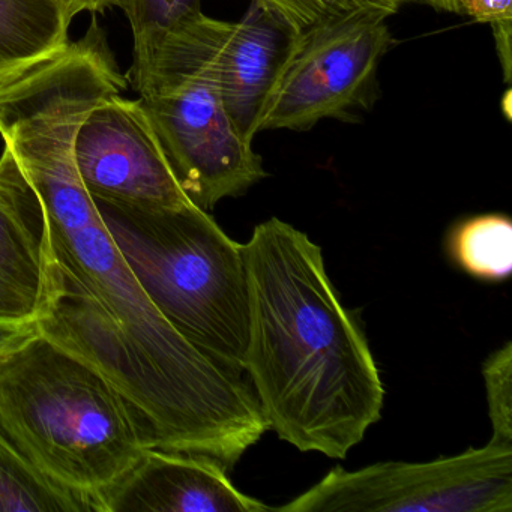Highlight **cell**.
<instances>
[{"mask_svg":"<svg viewBox=\"0 0 512 512\" xmlns=\"http://www.w3.org/2000/svg\"><path fill=\"white\" fill-rule=\"evenodd\" d=\"M461 16L491 28L512 25V0H461Z\"/></svg>","mask_w":512,"mask_h":512,"instance_id":"ac0fdd59","label":"cell"},{"mask_svg":"<svg viewBox=\"0 0 512 512\" xmlns=\"http://www.w3.org/2000/svg\"><path fill=\"white\" fill-rule=\"evenodd\" d=\"M388 14L359 8L302 29L254 127L307 131L323 119L349 121L377 98V70L392 44Z\"/></svg>","mask_w":512,"mask_h":512,"instance_id":"52a82bcc","label":"cell"},{"mask_svg":"<svg viewBox=\"0 0 512 512\" xmlns=\"http://www.w3.org/2000/svg\"><path fill=\"white\" fill-rule=\"evenodd\" d=\"M0 428L38 469L95 505L152 448L124 395L41 334L0 364Z\"/></svg>","mask_w":512,"mask_h":512,"instance_id":"3957f363","label":"cell"},{"mask_svg":"<svg viewBox=\"0 0 512 512\" xmlns=\"http://www.w3.org/2000/svg\"><path fill=\"white\" fill-rule=\"evenodd\" d=\"M488 416L494 442L512 445V343L497 349L482 365Z\"/></svg>","mask_w":512,"mask_h":512,"instance_id":"2e32d148","label":"cell"},{"mask_svg":"<svg viewBox=\"0 0 512 512\" xmlns=\"http://www.w3.org/2000/svg\"><path fill=\"white\" fill-rule=\"evenodd\" d=\"M55 292L43 206L10 149L0 155V320H41Z\"/></svg>","mask_w":512,"mask_h":512,"instance_id":"30bf717a","label":"cell"},{"mask_svg":"<svg viewBox=\"0 0 512 512\" xmlns=\"http://www.w3.org/2000/svg\"><path fill=\"white\" fill-rule=\"evenodd\" d=\"M88 109L68 97L17 107L0 137L46 218L55 292L41 335L100 371L130 403L152 448L232 469L268 431L244 376L188 343L155 308L77 170Z\"/></svg>","mask_w":512,"mask_h":512,"instance_id":"6da1fadb","label":"cell"},{"mask_svg":"<svg viewBox=\"0 0 512 512\" xmlns=\"http://www.w3.org/2000/svg\"><path fill=\"white\" fill-rule=\"evenodd\" d=\"M40 334L38 320H0V364Z\"/></svg>","mask_w":512,"mask_h":512,"instance_id":"d6986e66","label":"cell"},{"mask_svg":"<svg viewBox=\"0 0 512 512\" xmlns=\"http://www.w3.org/2000/svg\"><path fill=\"white\" fill-rule=\"evenodd\" d=\"M110 7L115 0H0V80L61 53L80 13Z\"/></svg>","mask_w":512,"mask_h":512,"instance_id":"7c38bea8","label":"cell"},{"mask_svg":"<svg viewBox=\"0 0 512 512\" xmlns=\"http://www.w3.org/2000/svg\"><path fill=\"white\" fill-rule=\"evenodd\" d=\"M244 373L268 430L301 452L346 458L382 415L385 388L355 311L308 235L269 218L244 244Z\"/></svg>","mask_w":512,"mask_h":512,"instance_id":"7a4b0ae2","label":"cell"},{"mask_svg":"<svg viewBox=\"0 0 512 512\" xmlns=\"http://www.w3.org/2000/svg\"><path fill=\"white\" fill-rule=\"evenodd\" d=\"M0 512H97V505L53 481L0 433Z\"/></svg>","mask_w":512,"mask_h":512,"instance_id":"4fadbf2b","label":"cell"},{"mask_svg":"<svg viewBox=\"0 0 512 512\" xmlns=\"http://www.w3.org/2000/svg\"><path fill=\"white\" fill-rule=\"evenodd\" d=\"M77 170L91 199L139 208L188 205L140 100L98 104L77 131Z\"/></svg>","mask_w":512,"mask_h":512,"instance_id":"ba28073f","label":"cell"},{"mask_svg":"<svg viewBox=\"0 0 512 512\" xmlns=\"http://www.w3.org/2000/svg\"><path fill=\"white\" fill-rule=\"evenodd\" d=\"M419 2H424L425 5L439 11V13L442 11V13L461 16V0H419Z\"/></svg>","mask_w":512,"mask_h":512,"instance_id":"ffe728a7","label":"cell"},{"mask_svg":"<svg viewBox=\"0 0 512 512\" xmlns=\"http://www.w3.org/2000/svg\"><path fill=\"white\" fill-rule=\"evenodd\" d=\"M134 277L164 319L197 349L244 374L248 283L244 244L194 205L139 208L95 200Z\"/></svg>","mask_w":512,"mask_h":512,"instance_id":"277c9868","label":"cell"},{"mask_svg":"<svg viewBox=\"0 0 512 512\" xmlns=\"http://www.w3.org/2000/svg\"><path fill=\"white\" fill-rule=\"evenodd\" d=\"M262 2H265V4H269V5H274V7H277V8H280V10H283L284 13L287 14V16L290 17V19H292V16H290L289 13H287V10L286 8L283 7V5H281V2L280 0H262ZM293 20V19H292ZM293 22H295V20H293ZM296 23V22H295Z\"/></svg>","mask_w":512,"mask_h":512,"instance_id":"44dd1931","label":"cell"},{"mask_svg":"<svg viewBox=\"0 0 512 512\" xmlns=\"http://www.w3.org/2000/svg\"><path fill=\"white\" fill-rule=\"evenodd\" d=\"M212 458L151 448L97 496V512H266Z\"/></svg>","mask_w":512,"mask_h":512,"instance_id":"9c48e42d","label":"cell"},{"mask_svg":"<svg viewBox=\"0 0 512 512\" xmlns=\"http://www.w3.org/2000/svg\"><path fill=\"white\" fill-rule=\"evenodd\" d=\"M449 256L473 278L490 283L512 272V223L503 214L467 218L449 232Z\"/></svg>","mask_w":512,"mask_h":512,"instance_id":"5bb4252c","label":"cell"},{"mask_svg":"<svg viewBox=\"0 0 512 512\" xmlns=\"http://www.w3.org/2000/svg\"><path fill=\"white\" fill-rule=\"evenodd\" d=\"M280 512H511L512 445L490 440L425 463L337 466Z\"/></svg>","mask_w":512,"mask_h":512,"instance_id":"8992f818","label":"cell"},{"mask_svg":"<svg viewBox=\"0 0 512 512\" xmlns=\"http://www.w3.org/2000/svg\"><path fill=\"white\" fill-rule=\"evenodd\" d=\"M229 28L202 13L169 32L128 71L179 185L205 211L268 176L221 95L218 59Z\"/></svg>","mask_w":512,"mask_h":512,"instance_id":"5b68a950","label":"cell"},{"mask_svg":"<svg viewBox=\"0 0 512 512\" xmlns=\"http://www.w3.org/2000/svg\"><path fill=\"white\" fill-rule=\"evenodd\" d=\"M301 29L359 10L356 0H280Z\"/></svg>","mask_w":512,"mask_h":512,"instance_id":"e0dca14e","label":"cell"},{"mask_svg":"<svg viewBox=\"0 0 512 512\" xmlns=\"http://www.w3.org/2000/svg\"><path fill=\"white\" fill-rule=\"evenodd\" d=\"M203 0H115L131 25L134 59L131 67L143 64L155 47L173 29L202 14Z\"/></svg>","mask_w":512,"mask_h":512,"instance_id":"9a60e30c","label":"cell"},{"mask_svg":"<svg viewBox=\"0 0 512 512\" xmlns=\"http://www.w3.org/2000/svg\"><path fill=\"white\" fill-rule=\"evenodd\" d=\"M301 31L283 10L262 0H251L244 17L230 23L218 59V80L227 113L247 142L256 137L260 110Z\"/></svg>","mask_w":512,"mask_h":512,"instance_id":"8fae6325","label":"cell"}]
</instances>
